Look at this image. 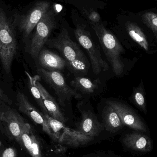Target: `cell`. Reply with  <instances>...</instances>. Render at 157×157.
Wrapping results in <instances>:
<instances>
[{
	"mask_svg": "<svg viewBox=\"0 0 157 157\" xmlns=\"http://www.w3.org/2000/svg\"><path fill=\"white\" fill-rule=\"evenodd\" d=\"M46 44L59 52L71 71L78 74L87 71L89 67L87 59L78 44L71 39L66 29H63L56 37L49 39Z\"/></svg>",
	"mask_w": 157,
	"mask_h": 157,
	"instance_id": "6da1fadb",
	"label": "cell"
},
{
	"mask_svg": "<svg viewBox=\"0 0 157 157\" xmlns=\"http://www.w3.org/2000/svg\"><path fill=\"white\" fill-rule=\"evenodd\" d=\"M100 44L115 75L120 76L124 71V64L121 55L124 51L123 47L116 37L100 23H91Z\"/></svg>",
	"mask_w": 157,
	"mask_h": 157,
	"instance_id": "7a4b0ae2",
	"label": "cell"
},
{
	"mask_svg": "<svg viewBox=\"0 0 157 157\" xmlns=\"http://www.w3.org/2000/svg\"><path fill=\"white\" fill-rule=\"evenodd\" d=\"M17 52V42L13 25L5 11L0 8V59L7 74L11 73Z\"/></svg>",
	"mask_w": 157,
	"mask_h": 157,
	"instance_id": "3957f363",
	"label": "cell"
},
{
	"mask_svg": "<svg viewBox=\"0 0 157 157\" xmlns=\"http://www.w3.org/2000/svg\"><path fill=\"white\" fill-rule=\"evenodd\" d=\"M75 35L79 44L87 52L94 73L98 75L102 71H108L109 64L102 59L99 48L93 41L89 31L84 26L78 25Z\"/></svg>",
	"mask_w": 157,
	"mask_h": 157,
	"instance_id": "277c9868",
	"label": "cell"
},
{
	"mask_svg": "<svg viewBox=\"0 0 157 157\" xmlns=\"http://www.w3.org/2000/svg\"><path fill=\"white\" fill-rule=\"evenodd\" d=\"M39 75L54 89L62 106L73 98H81V94L68 86L63 75L58 71H50L41 68L38 70Z\"/></svg>",
	"mask_w": 157,
	"mask_h": 157,
	"instance_id": "5b68a950",
	"label": "cell"
},
{
	"mask_svg": "<svg viewBox=\"0 0 157 157\" xmlns=\"http://www.w3.org/2000/svg\"><path fill=\"white\" fill-rule=\"evenodd\" d=\"M47 121L54 136V140L71 147H78L89 143L94 137L88 136L65 127L64 123L50 116Z\"/></svg>",
	"mask_w": 157,
	"mask_h": 157,
	"instance_id": "8992f818",
	"label": "cell"
},
{
	"mask_svg": "<svg viewBox=\"0 0 157 157\" xmlns=\"http://www.w3.org/2000/svg\"><path fill=\"white\" fill-rule=\"evenodd\" d=\"M56 26L54 12L50 9L42 17L36 26L31 40L29 53L34 59L38 58Z\"/></svg>",
	"mask_w": 157,
	"mask_h": 157,
	"instance_id": "52a82bcc",
	"label": "cell"
},
{
	"mask_svg": "<svg viewBox=\"0 0 157 157\" xmlns=\"http://www.w3.org/2000/svg\"><path fill=\"white\" fill-rule=\"evenodd\" d=\"M8 105L0 101V122L18 143L23 145L21 135L27 123L15 109Z\"/></svg>",
	"mask_w": 157,
	"mask_h": 157,
	"instance_id": "ba28073f",
	"label": "cell"
},
{
	"mask_svg": "<svg viewBox=\"0 0 157 157\" xmlns=\"http://www.w3.org/2000/svg\"><path fill=\"white\" fill-rule=\"evenodd\" d=\"M50 6L49 2L40 1L26 13L20 17L18 26L24 38H27L29 36L42 17L50 9Z\"/></svg>",
	"mask_w": 157,
	"mask_h": 157,
	"instance_id": "9c48e42d",
	"label": "cell"
},
{
	"mask_svg": "<svg viewBox=\"0 0 157 157\" xmlns=\"http://www.w3.org/2000/svg\"><path fill=\"white\" fill-rule=\"evenodd\" d=\"M107 104L110 105L118 113L124 125L139 132H146V125L140 117L131 108L121 102L107 101Z\"/></svg>",
	"mask_w": 157,
	"mask_h": 157,
	"instance_id": "30bf717a",
	"label": "cell"
},
{
	"mask_svg": "<svg viewBox=\"0 0 157 157\" xmlns=\"http://www.w3.org/2000/svg\"><path fill=\"white\" fill-rule=\"evenodd\" d=\"M16 101L19 110L27 115L36 123L41 125L43 131L47 133L52 139L54 140V136L45 118V115L39 111L29 102L25 94L18 91L17 94Z\"/></svg>",
	"mask_w": 157,
	"mask_h": 157,
	"instance_id": "8fae6325",
	"label": "cell"
},
{
	"mask_svg": "<svg viewBox=\"0 0 157 157\" xmlns=\"http://www.w3.org/2000/svg\"><path fill=\"white\" fill-rule=\"evenodd\" d=\"M80 113L81 118L77 124L76 131L88 136L93 137L98 136L103 130V124L90 110L80 111Z\"/></svg>",
	"mask_w": 157,
	"mask_h": 157,
	"instance_id": "7c38bea8",
	"label": "cell"
},
{
	"mask_svg": "<svg viewBox=\"0 0 157 157\" xmlns=\"http://www.w3.org/2000/svg\"><path fill=\"white\" fill-rule=\"evenodd\" d=\"M122 141L127 148L137 152L147 153L153 148L151 138L141 133L134 132L127 134L123 138Z\"/></svg>",
	"mask_w": 157,
	"mask_h": 157,
	"instance_id": "4fadbf2b",
	"label": "cell"
},
{
	"mask_svg": "<svg viewBox=\"0 0 157 157\" xmlns=\"http://www.w3.org/2000/svg\"><path fill=\"white\" fill-rule=\"evenodd\" d=\"M37 58L42 69L50 71H59L67 66L63 58L47 49H42Z\"/></svg>",
	"mask_w": 157,
	"mask_h": 157,
	"instance_id": "5bb4252c",
	"label": "cell"
},
{
	"mask_svg": "<svg viewBox=\"0 0 157 157\" xmlns=\"http://www.w3.org/2000/svg\"><path fill=\"white\" fill-rule=\"evenodd\" d=\"M40 77L37 79L36 84L42 96L44 105L47 109L49 115L53 119L63 123L67 121V119L63 113L60 108L55 99L47 91L40 82Z\"/></svg>",
	"mask_w": 157,
	"mask_h": 157,
	"instance_id": "9a60e30c",
	"label": "cell"
},
{
	"mask_svg": "<svg viewBox=\"0 0 157 157\" xmlns=\"http://www.w3.org/2000/svg\"><path fill=\"white\" fill-rule=\"evenodd\" d=\"M102 118L104 128L109 132L116 133L123 127L118 113L109 104H107L103 109Z\"/></svg>",
	"mask_w": 157,
	"mask_h": 157,
	"instance_id": "2e32d148",
	"label": "cell"
},
{
	"mask_svg": "<svg viewBox=\"0 0 157 157\" xmlns=\"http://www.w3.org/2000/svg\"><path fill=\"white\" fill-rule=\"evenodd\" d=\"M100 83L99 79L93 81L88 78L78 76L71 81V84L75 90H78L84 94H90L94 93L98 88Z\"/></svg>",
	"mask_w": 157,
	"mask_h": 157,
	"instance_id": "e0dca14e",
	"label": "cell"
},
{
	"mask_svg": "<svg viewBox=\"0 0 157 157\" xmlns=\"http://www.w3.org/2000/svg\"><path fill=\"white\" fill-rule=\"evenodd\" d=\"M126 30L130 36L146 51L149 49V45L143 30L136 24L128 22L125 25Z\"/></svg>",
	"mask_w": 157,
	"mask_h": 157,
	"instance_id": "ac0fdd59",
	"label": "cell"
},
{
	"mask_svg": "<svg viewBox=\"0 0 157 157\" xmlns=\"http://www.w3.org/2000/svg\"><path fill=\"white\" fill-rule=\"evenodd\" d=\"M25 73L28 78H29V88H30L31 93L34 97V98L36 100L37 103L41 109L42 113L45 115L48 114L47 109L44 105L40 91L39 90L38 88L37 87L36 84V81L37 79L39 78L40 76L39 75H36L34 76V77H32L28 72L25 71Z\"/></svg>",
	"mask_w": 157,
	"mask_h": 157,
	"instance_id": "d6986e66",
	"label": "cell"
},
{
	"mask_svg": "<svg viewBox=\"0 0 157 157\" xmlns=\"http://www.w3.org/2000/svg\"><path fill=\"white\" fill-rule=\"evenodd\" d=\"M132 98L135 105L146 114V104L145 98V92L144 85H143L142 83H141L140 86L134 90Z\"/></svg>",
	"mask_w": 157,
	"mask_h": 157,
	"instance_id": "ffe728a7",
	"label": "cell"
},
{
	"mask_svg": "<svg viewBox=\"0 0 157 157\" xmlns=\"http://www.w3.org/2000/svg\"><path fill=\"white\" fill-rule=\"evenodd\" d=\"M143 22L152 31L157 33V13L151 12H146L142 16Z\"/></svg>",
	"mask_w": 157,
	"mask_h": 157,
	"instance_id": "44dd1931",
	"label": "cell"
},
{
	"mask_svg": "<svg viewBox=\"0 0 157 157\" xmlns=\"http://www.w3.org/2000/svg\"><path fill=\"white\" fill-rule=\"evenodd\" d=\"M32 144L30 151V155L32 157H44L42 153V147L38 138L33 131L31 133Z\"/></svg>",
	"mask_w": 157,
	"mask_h": 157,
	"instance_id": "7402d4cb",
	"label": "cell"
},
{
	"mask_svg": "<svg viewBox=\"0 0 157 157\" xmlns=\"http://www.w3.org/2000/svg\"><path fill=\"white\" fill-rule=\"evenodd\" d=\"M81 157H121L110 151L99 150Z\"/></svg>",
	"mask_w": 157,
	"mask_h": 157,
	"instance_id": "603a6c76",
	"label": "cell"
},
{
	"mask_svg": "<svg viewBox=\"0 0 157 157\" xmlns=\"http://www.w3.org/2000/svg\"><path fill=\"white\" fill-rule=\"evenodd\" d=\"M16 151L13 147L6 148L2 154V157H16Z\"/></svg>",
	"mask_w": 157,
	"mask_h": 157,
	"instance_id": "cb8c5ba5",
	"label": "cell"
},
{
	"mask_svg": "<svg viewBox=\"0 0 157 157\" xmlns=\"http://www.w3.org/2000/svg\"><path fill=\"white\" fill-rule=\"evenodd\" d=\"M0 101L5 102L8 105H11L13 103L12 100L1 88H0Z\"/></svg>",
	"mask_w": 157,
	"mask_h": 157,
	"instance_id": "d4e9b609",
	"label": "cell"
},
{
	"mask_svg": "<svg viewBox=\"0 0 157 157\" xmlns=\"http://www.w3.org/2000/svg\"><path fill=\"white\" fill-rule=\"evenodd\" d=\"M89 17L91 23H99L100 20V17L97 12H93L90 13Z\"/></svg>",
	"mask_w": 157,
	"mask_h": 157,
	"instance_id": "484cf974",
	"label": "cell"
}]
</instances>
